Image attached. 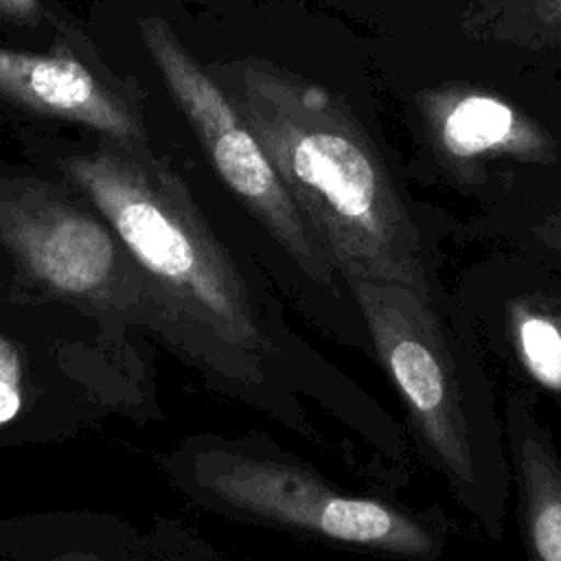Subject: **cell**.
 <instances>
[{"label": "cell", "instance_id": "cell-2", "mask_svg": "<svg viewBox=\"0 0 561 561\" xmlns=\"http://www.w3.org/2000/svg\"><path fill=\"white\" fill-rule=\"evenodd\" d=\"M373 364L386 375L408 440L478 530L500 541L513 500L500 394L454 291L423 296L386 280L348 278Z\"/></svg>", "mask_w": 561, "mask_h": 561}, {"label": "cell", "instance_id": "cell-7", "mask_svg": "<svg viewBox=\"0 0 561 561\" xmlns=\"http://www.w3.org/2000/svg\"><path fill=\"white\" fill-rule=\"evenodd\" d=\"M414 103L436 162L460 186H482L495 162L559 160L552 134L524 107L489 88L447 81L419 90Z\"/></svg>", "mask_w": 561, "mask_h": 561}, {"label": "cell", "instance_id": "cell-13", "mask_svg": "<svg viewBox=\"0 0 561 561\" xmlns=\"http://www.w3.org/2000/svg\"><path fill=\"white\" fill-rule=\"evenodd\" d=\"M0 20L20 26H37L44 20V4L42 0H0Z\"/></svg>", "mask_w": 561, "mask_h": 561}, {"label": "cell", "instance_id": "cell-9", "mask_svg": "<svg viewBox=\"0 0 561 561\" xmlns=\"http://www.w3.org/2000/svg\"><path fill=\"white\" fill-rule=\"evenodd\" d=\"M502 416L526 561H561V447L528 394L508 390Z\"/></svg>", "mask_w": 561, "mask_h": 561}, {"label": "cell", "instance_id": "cell-5", "mask_svg": "<svg viewBox=\"0 0 561 561\" xmlns=\"http://www.w3.org/2000/svg\"><path fill=\"white\" fill-rule=\"evenodd\" d=\"M0 243L42 289L138 327L191 364V340L105 219L59 184L0 173Z\"/></svg>", "mask_w": 561, "mask_h": 561}, {"label": "cell", "instance_id": "cell-15", "mask_svg": "<svg viewBox=\"0 0 561 561\" xmlns=\"http://www.w3.org/2000/svg\"><path fill=\"white\" fill-rule=\"evenodd\" d=\"M320 2H329V4H337V2H351V0H320Z\"/></svg>", "mask_w": 561, "mask_h": 561}, {"label": "cell", "instance_id": "cell-8", "mask_svg": "<svg viewBox=\"0 0 561 561\" xmlns=\"http://www.w3.org/2000/svg\"><path fill=\"white\" fill-rule=\"evenodd\" d=\"M0 99L42 116L90 127L107 142L147 147L138 110L70 55L0 46Z\"/></svg>", "mask_w": 561, "mask_h": 561}, {"label": "cell", "instance_id": "cell-11", "mask_svg": "<svg viewBox=\"0 0 561 561\" xmlns=\"http://www.w3.org/2000/svg\"><path fill=\"white\" fill-rule=\"evenodd\" d=\"M26 399L24 355L9 335L0 333V427L18 419Z\"/></svg>", "mask_w": 561, "mask_h": 561}, {"label": "cell", "instance_id": "cell-6", "mask_svg": "<svg viewBox=\"0 0 561 561\" xmlns=\"http://www.w3.org/2000/svg\"><path fill=\"white\" fill-rule=\"evenodd\" d=\"M451 291L511 390L561 410V261L533 252L493 259L462 272Z\"/></svg>", "mask_w": 561, "mask_h": 561}, {"label": "cell", "instance_id": "cell-3", "mask_svg": "<svg viewBox=\"0 0 561 561\" xmlns=\"http://www.w3.org/2000/svg\"><path fill=\"white\" fill-rule=\"evenodd\" d=\"M140 39L171 99L197 134L215 173L245 210L263 243L261 265L309 327L373 362L353 294L300 215L259 138L175 31L158 15L138 20Z\"/></svg>", "mask_w": 561, "mask_h": 561}, {"label": "cell", "instance_id": "cell-10", "mask_svg": "<svg viewBox=\"0 0 561 561\" xmlns=\"http://www.w3.org/2000/svg\"><path fill=\"white\" fill-rule=\"evenodd\" d=\"M462 26L478 42L519 48L561 46V0H476Z\"/></svg>", "mask_w": 561, "mask_h": 561}, {"label": "cell", "instance_id": "cell-14", "mask_svg": "<svg viewBox=\"0 0 561 561\" xmlns=\"http://www.w3.org/2000/svg\"><path fill=\"white\" fill-rule=\"evenodd\" d=\"M53 561H94L85 554H66V557H59V559H53Z\"/></svg>", "mask_w": 561, "mask_h": 561}, {"label": "cell", "instance_id": "cell-1", "mask_svg": "<svg viewBox=\"0 0 561 561\" xmlns=\"http://www.w3.org/2000/svg\"><path fill=\"white\" fill-rule=\"evenodd\" d=\"M208 72L344 280H386L423 296L447 289L432 232L342 96L261 57Z\"/></svg>", "mask_w": 561, "mask_h": 561}, {"label": "cell", "instance_id": "cell-12", "mask_svg": "<svg viewBox=\"0 0 561 561\" xmlns=\"http://www.w3.org/2000/svg\"><path fill=\"white\" fill-rule=\"evenodd\" d=\"M526 252L561 261V208L537 215L526 228Z\"/></svg>", "mask_w": 561, "mask_h": 561}, {"label": "cell", "instance_id": "cell-4", "mask_svg": "<svg viewBox=\"0 0 561 561\" xmlns=\"http://www.w3.org/2000/svg\"><path fill=\"white\" fill-rule=\"evenodd\" d=\"M178 484L226 517L403 561H436L447 519L392 497L355 493L259 436H195L171 458Z\"/></svg>", "mask_w": 561, "mask_h": 561}]
</instances>
